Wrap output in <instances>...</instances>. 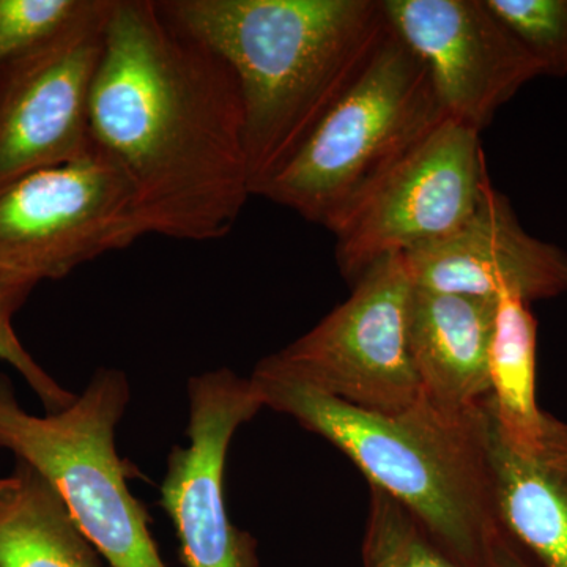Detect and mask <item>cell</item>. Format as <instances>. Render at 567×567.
<instances>
[{"mask_svg": "<svg viewBox=\"0 0 567 567\" xmlns=\"http://www.w3.org/2000/svg\"><path fill=\"white\" fill-rule=\"evenodd\" d=\"M91 140L128 175L151 235L218 240L252 197L237 76L156 0H114Z\"/></svg>", "mask_w": 567, "mask_h": 567, "instance_id": "6da1fadb", "label": "cell"}, {"mask_svg": "<svg viewBox=\"0 0 567 567\" xmlns=\"http://www.w3.org/2000/svg\"><path fill=\"white\" fill-rule=\"evenodd\" d=\"M233 69L252 196L300 151L385 39L382 0H156Z\"/></svg>", "mask_w": 567, "mask_h": 567, "instance_id": "7a4b0ae2", "label": "cell"}, {"mask_svg": "<svg viewBox=\"0 0 567 567\" xmlns=\"http://www.w3.org/2000/svg\"><path fill=\"white\" fill-rule=\"evenodd\" d=\"M264 406L293 417L344 453L412 514L465 567H481L492 533V509L481 404L446 412L421 394L402 412L377 413L346 404L254 369Z\"/></svg>", "mask_w": 567, "mask_h": 567, "instance_id": "3957f363", "label": "cell"}, {"mask_svg": "<svg viewBox=\"0 0 567 567\" xmlns=\"http://www.w3.org/2000/svg\"><path fill=\"white\" fill-rule=\"evenodd\" d=\"M446 118L424 63L390 28L358 80L259 197L333 233Z\"/></svg>", "mask_w": 567, "mask_h": 567, "instance_id": "277c9868", "label": "cell"}, {"mask_svg": "<svg viewBox=\"0 0 567 567\" xmlns=\"http://www.w3.org/2000/svg\"><path fill=\"white\" fill-rule=\"evenodd\" d=\"M130 402L117 369H100L69 409L33 416L0 374V447L33 466L59 495L84 536L112 567H166L147 509L130 491L132 472L115 446Z\"/></svg>", "mask_w": 567, "mask_h": 567, "instance_id": "5b68a950", "label": "cell"}, {"mask_svg": "<svg viewBox=\"0 0 567 567\" xmlns=\"http://www.w3.org/2000/svg\"><path fill=\"white\" fill-rule=\"evenodd\" d=\"M144 235L132 181L93 141L76 158L0 188V271L33 287Z\"/></svg>", "mask_w": 567, "mask_h": 567, "instance_id": "8992f818", "label": "cell"}, {"mask_svg": "<svg viewBox=\"0 0 567 567\" xmlns=\"http://www.w3.org/2000/svg\"><path fill=\"white\" fill-rule=\"evenodd\" d=\"M412 292L404 256L380 260L353 282L344 303L256 371L369 412L409 409L421 398L409 349Z\"/></svg>", "mask_w": 567, "mask_h": 567, "instance_id": "52a82bcc", "label": "cell"}, {"mask_svg": "<svg viewBox=\"0 0 567 567\" xmlns=\"http://www.w3.org/2000/svg\"><path fill=\"white\" fill-rule=\"evenodd\" d=\"M480 136L446 118L347 213L331 233L347 281L386 257L442 240L472 216L488 177Z\"/></svg>", "mask_w": 567, "mask_h": 567, "instance_id": "ba28073f", "label": "cell"}, {"mask_svg": "<svg viewBox=\"0 0 567 567\" xmlns=\"http://www.w3.org/2000/svg\"><path fill=\"white\" fill-rule=\"evenodd\" d=\"M188 445L167 457L159 506L173 522L186 567H259L257 540L235 527L226 502L227 454L235 432L264 409L251 377L230 369L188 383Z\"/></svg>", "mask_w": 567, "mask_h": 567, "instance_id": "9c48e42d", "label": "cell"}, {"mask_svg": "<svg viewBox=\"0 0 567 567\" xmlns=\"http://www.w3.org/2000/svg\"><path fill=\"white\" fill-rule=\"evenodd\" d=\"M391 31L424 63L447 118L476 130L540 76L486 0H382Z\"/></svg>", "mask_w": 567, "mask_h": 567, "instance_id": "30bf717a", "label": "cell"}, {"mask_svg": "<svg viewBox=\"0 0 567 567\" xmlns=\"http://www.w3.org/2000/svg\"><path fill=\"white\" fill-rule=\"evenodd\" d=\"M404 262L413 286L434 292L511 295L528 305L567 292V252L522 227L491 175L472 216L442 240L404 254Z\"/></svg>", "mask_w": 567, "mask_h": 567, "instance_id": "8fae6325", "label": "cell"}, {"mask_svg": "<svg viewBox=\"0 0 567 567\" xmlns=\"http://www.w3.org/2000/svg\"><path fill=\"white\" fill-rule=\"evenodd\" d=\"M104 28L82 33L0 84V188L87 151Z\"/></svg>", "mask_w": 567, "mask_h": 567, "instance_id": "7c38bea8", "label": "cell"}, {"mask_svg": "<svg viewBox=\"0 0 567 567\" xmlns=\"http://www.w3.org/2000/svg\"><path fill=\"white\" fill-rule=\"evenodd\" d=\"M481 429L496 525L536 567H567V423L546 413L535 442L517 445L486 398Z\"/></svg>", "mask_w": 567, "mask_h": 567, "instance_id": "4fadbf2b", "label": "cell"}, {"mask_svg": "<svg viewBox=\"0 0 567 567\" xmlns=\"http://www.w3.org/2000/svg\"><path fill=\"white\" fill-rule=\"evenodd\" d=\"M498 300L413 286L409 349L429 402L466 413L491 395V346Z\"/></svg>", "mask_w": 567, "mask_h": 567, "instance_id": "5bb4252c", "label": "cell"}, {"mask_svg": "<svg viewBox=\"0 0 567 567\" xmlns=\"http://www.w3.org/2000/svg\"><path fill=\"white\" fill-rule=\"evenodd\" d=\"M0 567H102L62 496L22 461L0 487Z\"/></svg>", "mask_w": 567, "mask_h": 567, "instance_id": "9a60e30c", "label": "cell"}, {"mask_svg": "<svg viewBox=\"0 0 567 567\" xmlns=\"http://www.w3.org/2000/svg\"><path fill=\"white\" fill-rule=\"evenodd\" d=\"M537 322L529 305L511 295L498 298L491 346L492 410L507 440L535 442L546 412L536 402Z\"/></svg>", "mask_w": 567, "mask_h": 567, "instance_id": "2e32d148", "label": "cell"}, {"mask_svg": "<svg viewBox=\"0 0 567 567\" xmlns=\"http://www.w3.org/2000/svg\"><path fill=\"white\" fill-rule=\"evenodd\" d=\"M114 0H0V84L102 28Z\"/></svg>", "mask_w": 567, "mask_h": 567, "instance_id": "e0dca14e", "label": "cell"}, {"mask_svg": "<svg viewBox=\"0 0 567 567\" xmlns=\"http://www.w3.org/2000/svg\"><path fill=\"white\" fill-rule=\"evenodd\" d=\"M363 567H465L401 503L369 488Z\"/></svg>", "mask_w": 567, "mask_h": 567, "instance_id": "ac0fdd59", "label": "cell"}, {"mask_svg": "<svg viewBox=\"0 0 567 567\" xmlns=\"http://www.w3.org/2000/svg\"><path fill=\"white\" fill-rule=\"evenodd\" d=\"M488 9L516 35L540 74H567V0H486Z\"/></svg>", "mask_w": 567, "mask_h": 567, "instance_id": "d6986e66", "label": "cell"}, {"mask_svg": "<svg viewBox=\"0 0 567 567\" xmlns=\"http://www.w3.org/2000/svg\"><path fill=\"white\" fill-rule=\"evenodd\" d=\"M35 287L0 271V360L17 369L48 413L69 409L76 395L59 385L25 350L14 331L13 319Z\"/></svg>", "mask_w": 567, "mask_h": 567, "instance_id": "ffe728a7", "label": "cell"}, {"mask_svg": "<svg viewBox=\"0 0 567 567\" xmlns=\"http://www.w3.org/2000/svg\"><path fill=\"white\" fill-rule=\"evenodd\" d=\"M481 567H536L527 558V555L520 550L502 532V528L496 527L488 539L486 551H484L483 563Z\"/></svg>", "mask_w": 567, "mask_h": 567, "instance_id": "44dd1931", "label": "cell"}, {"mask_svg": "<svg viewBox=\"0 0 567 567\" xmlns=\"http://www.w3.org/2000/svg\"><path fill=\"white\" fill-rule=\"evenodd\" d=\"M7 483H9V476L0 477V487L6 486Z\"/></svg>", "mask_w": 567, "mask_h": 567, "instance_id": "7402d4cb", "label": "cell"}]
</instances>
